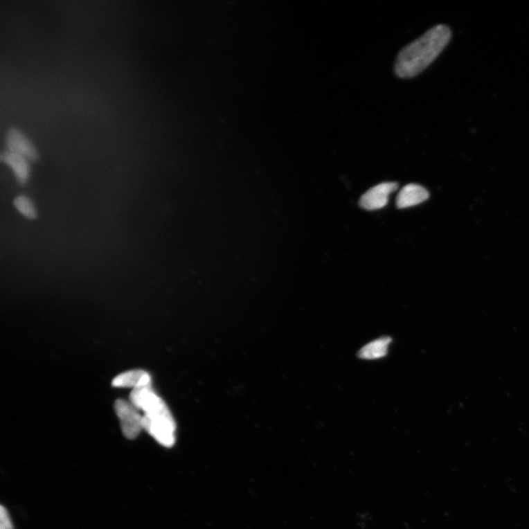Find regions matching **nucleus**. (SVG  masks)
I'll use <instances>...</instances> for the list:
<instances>
[{
    "instance_id": "f257e3e1",
    "label": "nucleus",
    "mask_w": 529,
    "mask_h": 529,
    "mask_svg": "<svg viewBox=\"0 0 529 529\" xmlns=\"http://www.w3.org/2000/svg\"><path fill=\"white\" fill-rule=\"evenodd\" d=\"M452 38V32L446 25H438L400 53L395 63V73L402 79L413 78L422 73L436 61Z\"/></svg>"
},
{
    "instance_id": "f03ea898",
    "label": "nucleus",
    "mask_w": 529,
    "mask_h": 529,
    "mask_svg": "<svg viewBox=\"0 0 529 529\" xmlns=\"http://www.w3.org/2000/svg\"><path fill=\"white\" fill-rule=\"evenodd\" d=\"M143 427L162 446L172 447L176 440V423L173 416L150 418L143 415Z\"/></svg>"
},
{
    "instance_id": "7ed1b4c3",
    "label": "nucleus",
    "mask_w": 529,
    "mask_h": 529,
    "mask_svg": "<svg viewBox=\"0 0 529 529\" xmlns=\"http://www.w3.org/2000/svg\"><path fill=\"white\" fill-rule=\"evenodd\" d=\"M115 411L121 423L124 436L130 440L135 439L143 427V416L130 402L118 400L114 404Z\"/></svg>"
},
{
    "instance_id": "20e7f679",
    "label": "nucleus",
    "mask_w": 529,
    "mask_h": 529,
    "mask_svg": "<svg viewBox=\"0 0 529 529\" xmlns=\"http://www.w3.org/2000/svg\"><path fill=\"white\" fill-rule=\"evenodd\" d=\"M6 150L21 154L30 161L35 162L39 158V154L32 141L26 134L16 127H10L5 134Z\"/></svg>"
},
{
    "instance_id": "39448f33",
    "label": "nucleus",
    "mask_w": 529,
    "mask_h": 529,
    "mask_svg": "<svg viewBox=\"0 0 529 529\" xmlns=\"http://www.w3.org/2000/svg\"><path fill=\"white\" fill-rule=\"evenodd\" d=\"M396 183H384L369 189L359 200V206L366 210H375L386 207L389 197L398 188Z\"/></svg>"
},
{
    "instance_id": "423d86ee",
    "label": "nucleus",
    "mask_w": 529,
    "mask_h": 529,
    "mask_svg": "<svg viewBox=\"0 0 529 529\" xmlns=\"http://www.w3.org/2000/svg\"><path fill=\"white\" fill-rule=\"evenodd\" d=\"M0 159L14 172L17 181L20 186H26L30 177V161L24 156L8 151H3Z\"/></svg>"
},
{
    "instance_id": "0eeeda50",
    "label": "nucleus",
    "mask_w": 529,
    "mask_h": 529,
    "mask_svg": "<svg viewBox=\"0 0 529 529\" xmlns=\"http://www.w3.org/2000/svg\"><path fill=\"white\" fill-rule=\"evenodd\" d=\"M429 197L426 188L416 184L404 186L396 198L397 207L400 209L411 208L425 201Z\"/></svg>"
},
{
    "instance_id": "6e6552de",
    "label": "nucleus",
    "mask_w": 529,
    "mask_h": 529,
    "mask_svg": "<svg viewBox=\"0 0 529 529\" xmlns=\"http://www.w3.org/2000/svg\"><path fill=\"white\" fill-rule=\"evenodd\" d=\"M116 388H132L134 389L152 386V378L149 373L143 370H134L118 375L112 382Z\"/></svg>"
},
{
    "instance_id": "1a4fd4ad",
    "label": "nucleus",
    "mask_w": 529,
    "mask_h": 529,
    "mask_svg": "<svg viewBox=\"0 0 529 529\" xmlns=\"http://www.w3.org/2000/svg\"><path fill=\"white\" fill-rule=\"evenodd\" d=\"M391 341L390 337H381L364 346L359 351L358 357L364 359H376L386 357Z\"/></svg>"
},
{
    "instance_id": "9d476101",
    "label": "nucleus",
    "mask_w": 529,
    "mask_h": 529,
    "mask_svg": "<svg viewBox=\"0 0 529 529\" xmlns=\"http://www.w3.org/2000/svg\"><path fill=\"white\" fill-rule=\"evenodd\" d=\"M16 209L26 218L35 220L38 217L37 210L30 198L26 195H19L14 200Z\"/></svg>"
},
{
    "instance_id": "9b49d317",
    "label": "nucleus",
    "mask_w": 529,
    "mask_h": 529,
    "mask_svg": "<svg viewBox=\"0 0 529 529\" xmlns=\"http://www.w3.org/2000/svg\"><path fill=\"white\" fill-rule=\"evenodd\" d=\"M0 515H1V529H13L9 514L7 510L3 506H1Z\"/></svg>"
}]
</instances>
